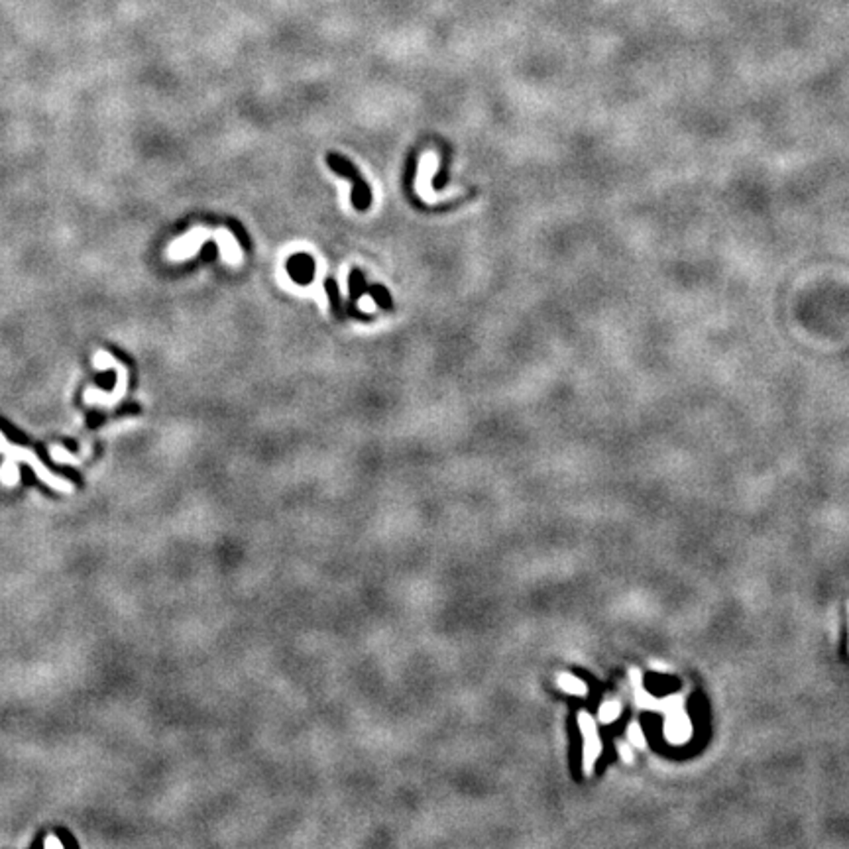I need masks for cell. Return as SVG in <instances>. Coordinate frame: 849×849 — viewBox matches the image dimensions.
Listing matches in <instances>:
<instances>
[{
  "label": "cell",
  "mask_w": 849,
  "mask_h": 849,
  "mask_svg": "<svg viewBox=\"0 0 849 849\" xmlns=\"http://www.w3.org/2000/svg\"><path fill=\"white\" fill-rule=\"evenodd\" d=\"M211 238L217 240L220 254H222V258L227 259V262H238L240 244L238 240L232 236L230 230H224V228H222V230H217V232H211V230L203 227L193 228V230H189L187 234H183L181 238L171 242V244L167 246V259H169V262H183V259L193 258L199 252V248H201V244Z\"/></svg>",
  "instance_id": "1"
},
{
  "label": "cell",
  "mask_w": 849,
  "mask_h": 849,
  "mask_svg": "<svg viewBox=\"0 0 849 849\" xmlns=\"http://www.w3.org/2000/svg\"><path fill=\"white\" fill-rule=\"evenodd\" d=\"M93 366L97 370H116V383H114L113 392H103L99 387H87L85 390V404L87 405H103V407H113L116 405L128 392V368L120 362L118 358H114L113 354L106 350H97L93 356Z\"/></svg>",
  "instance_id": "2"
},
{
  "label": "cell",
  "mask_w": 849,
  "mask_h": 849,
  "mask_svg": "<svg viewBox=\"0 0 849 849\" xmlns=\"http://www.w3.org/2000/svg\"><path fill=\"white\" fill-rule=\"evenodd\" d=\"M657 712L664 714V737L673 745H684L692 737V722L684 710L683 696H669L657 702Z\"/></svg>",
  "instance_id": "3"
},
{
  "label": "cell",
  "mask_w": 849,
  "mask_h": 849,
  "mask_svg": "<svg viewBox=\"0 0 849 849\" xmlns=\"http://www.w3.org/2000/svg\"><path fill=\"white\" fill-rule=\"evenodd\" d=\"M0 455H4L6 458L14 460V462H26V464L31 468V472H36V476L40 478L43 484L53 487L55 492H63V494H71L73 492V484L69 480H65V478L62 476H55L50 468L43 466L42 460L38 458L36 452H31L28 448H22V446L18 445H10L2 433H0Z\"/></svg>",
  "instance_id": "4"
},
{
  "label": "cell",
  "mask_w": 849,
  "mask_h": 849,
  "mask_svg": "<svg viewBox=\"0 0 849 849\" xmlns=\"http://www.w3.org/2000/svg\"><path fill=\"white\" fill-rule=\"evenodd\" d=\"M327 164L331 169H334L336 173L344 179L352 181V205L356 211H366L372 203V191L370 185L364 181V177L358 173V169L346 159V157L338 156V154H329L327 156Z\"/></svg>",
  "instance_id": "5"
},
{
  "label": "cell",
  "mask_w": 849,
  "mask_h": 849,
  "mask_svg": "<svg viewBox=\"0 0 849 849\" xmlns=\"http://www.w3.org/2000/svg\"><path fill=\"white\" fill-rule=\"evenodd\" d=\"M578 725H580L582 736H584V755H582V763H584V773L592 775L596 761L601 755V741L600 734H598V724L588 712H580L578 714Z\"/></svg>",
  "instance_id": "6"
},
{
  "label": "cell",
  "mask_w": 849,
  "mask_h": 849,
  "mask_svg": "<svg viewBox=\"0 0 849 849\" xmlns=\"http://www.w3.org/2000/svg\"><path fill=\"white\" fill-rule=\"evenodd\" d=\"M287 271H290L291 280L299 285H309L315 278V259L309 254H295L291 256L287 262Z\"/></svg>",
  "instance_id": "7"
},
{
  "label": "cell",
  "mask_w": 849,
  "mask_h": 849,
  "mask_svg": "<svg viewBox=\"0 0 849 849\" xmlns=\"http://www.w3.org/2000/svg\"><path fill=\"white\" fill-rule=\"evenodd\" d=\"M629 683L633 686V694H635V702L641 710H655L657 712V698H652L651 694L645 690L643 686V676L639 673V669H632L629 671Z\"/></svg>",
  "instance_id": "8"
},
{
  "label": "cell",
  "mask_w": 849,
  "mask_h": 849,
  "mask_svg": "<svg viewBox=\"0 0 849 849\" xmlns=\"http://www.w3.org/2000/svg\"><path fill=\"white\" fill-rule=\"evenodd\" d=\"M557 683H559V686L564 690L566 694H574V696H586L588 694V686H586V683H582L580 678H576L574 674H569V673H560L559 678H557Z\"/></svg>",
  "instance_id": "9"
},
{
  "label": "cell",
  "mask_w": 849,
  "mask_h": 849,
  "mask_svg": "<svg viewBox=\"0 0 849 849\" xmlns=\"http://www.w3.org/2000/svg\"><path fill=\"white\" fill-rule=\"evenodd\" d=\"M0 482L6 486H16L20 482V470H18V462H14L10 458H6V462L0 468Z\"/></svg>",
  "instance_id": "10"
},
{
  "label": "cell",
  "mask_w": 849,
  "mask_h": 849,
  "mask_svg": "<svg viewBox=\"0 0 849 849\" xmlns=\"http://www.w3.org/2000/svg\"><path fill=\"white\" fill-rule=\"evenodd\" d=\"M620 715H622V704H620L618 700H608V702L601 704L598 718H600L601 724H611V722L618 720Z\"/></svg>",
  "instance_id": "11"
},
{
  "label": "cell",
  "mask_w": 849,
  "mask_h": 849,
  "mask_svg": "<svg viewBox=\"0 0 849 849\" xmlns=\"http://www.w3.org/2000/svg\"><path fill=\"white\" fill-rule=\"evenodd\" d=\"M368 293L372 295L373 301H376L382 309H385V311H390V309L394 307L392 295H390V291L385 290L383 285H372V287H368Z\"/></svg>",
  "instance_id": "12"
},
{
  "label": "cell",
  "mask_w": 849,
  "mask_h": 849,
  "mask_svg": "<svg viewBox=\"0 0 849 849\" xmlns=\"http://www.w3.org/2000/svg\"><path fill=\"white\" fill-rule=\"evenodd\" d=\"M324 290H327V293H329V301H331V309L332 313L336 315V317H342L341 315V295H338V285H336V281L332 280V278H327L324 280Z\"/></svg>",
  "instance_id": "13"
},
{
  "label": "cell",
  "mask_w": 849,
  "mask_h": 849,
  "mask_svg": "<svg viewBox=\"0 0 849 849\" xmlns=\"http://www.w3.org/2000/svg\"><path fill=\"white\" fill-rule=\"evenodd\" d=\"M366 291H368V287H366V281H364V273L360 269H352L350 271V297L354 301L360 299V295L366 293Z\"/></svg>",
  "instance_id": "14"
},
{
  "label": "cell",
  "mask_w": 849,
  "mask_h": 849,
  "mask_svg": "<svg viewBox=\"0 0 849 849\" xmlns=\"http://www.w3.org/2000/svg\"><path fill=\"white\" fill-rule=\"evenodd\" d=\"M627 741H629L633 747H637V749H645V747H647V739H645V734H643L639 722H632V724H629V727H627Z\"/></svg>",
  "instance_id": "15"
},
{
  "label": "cell",
  "mask_w": 849,
  "mask_h": 849,
  "mask_svg": "<svg viewBox=\"0 0 849 849\" xmlns=\"http://www.w3.org/2000/svg\"><path fill=\"white\" fill-rule=\"evenodd\" d=\"M618 751H620V755H622L625 763H633L635 755H633V749L629 741H627V743H620V745H618Z\"/></svg>",
  "instance_id": "16"
},
{
  "label": "cell",
  "mask_w": 849,
  "mask_h": 849,
  "mask_svg": "<svg viewBox=\"0 0 849 849\" xmlns=\"http://www.w3.org/2000/svg\"><path fill=\"white\" fill-rule=\"evenodd\" d=\"M43 846H45V848H48V849H52V848L62 849L63 848V841H62V839L55 838V836H48V838L43 839Z\"/></svg>",
  "instance_id": "17"
}]
</instances>
